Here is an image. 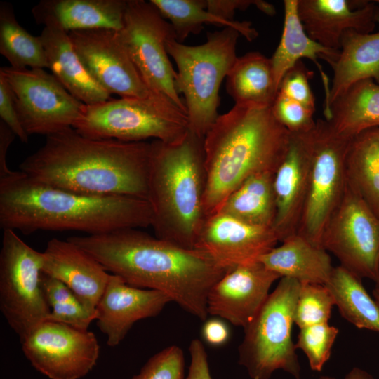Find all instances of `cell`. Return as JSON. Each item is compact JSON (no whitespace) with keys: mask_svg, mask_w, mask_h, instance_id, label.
I'll use <instances>...</instances> for the list:
<instances>
[{"mask_svg":"<svg viewBox=\"0 0 379 379\" xmlns=\"http://www.w3.org/2000/svg\"><path fill=\"white\" fill-rule=\"evenodd\" d=\"M191 363L186 379H212L208 356L204 345L199 339H194L189 346Z\"/></svg>","mask_w":379,"mask_h":379,"instance_id":"cell-42","label":"cell"},{"mask_svg":"<svg viewBox=\"0 0 379 379\" xmlns=\"http://www.w3.org/2000/svg\"><path fill=\"white\" fill-rule=\"evenodd\" d=\"M239 33L230 27L208 32L206 41L188 46L171 38L166 50L176 64L175 87L182 93L189 129L204 138L219 114V90L237 58Z\"/></svg>","mask_w":379,"mask_h":379,"instance_id":"cell-6","label":"cell"},{"mask_svg":"<svg viewBox=\"0 0 379 379\" xmlns=\"http://www.w3.org/2000/svg\"><path fill=\"white\" fill-rule=\"evenodd\" d=\"M319 379H336L331 376H321ZM345 379H374V378L369 374L367 371L354 367L350 370L348 373L345 375Z\"/></svg>","mask_w":379,"mask_h":379,"instance_id":"cell-45","label":"cell"},{"mask_svg":"<svg viewBox=\"0 0 379 379\" xmlns=\"http://www.w3.org/2000/svg\"><path fill=\"white\" fill-rule=\"evenodd\" d=\"M152 144L93 139L70 127L46 136L20 171L63 190L95 196L147 199Z\"/></svg>","mask_w":379,"mask_h":379,"instance_id":"cell-2","label":"cell"},{"mask_svg":"<svg viewBox=\"0 0 379 379\" xmlns=\"http://www.w3.org/2000/svg\"><path fill=\"white\" fill-rule=\"evenodd\" d=\"M93 139L145 142L153 138L164 142L181 140L189 131L186 112L167 98H120L86 105L73 127Z\"/></svg>","mask_w":379,"mask_h":379,"instance_id":"cell-7","label":"cell"},{"mask_svg":"<svg viewBox=\"0 0 379 379\" xmlns=\"http://www.w3.org/2000/svg\"><path fill=\"white\" fill-rule=\"evenodd\" d=\"M128 284L168 295L201 320L212 287L230 269L197 248H186L137 228L67 238ZM232 269V268H231Z\"/></svg>","mask_w":379,"mask_h":379,"instance_id":"cell-1","label":"cell"},{"mask_svg":"<svg viewBox=\"0 0 379 379\" xmlns=\"http://www.w3.org/2000/svg\"><path fill=\"white\" fill-rule=\"evenodd\" d=\"M84 67L109 94L120 98H147L155 95L146 85L119 37L112 29L69 32Z\"/></svg>","mask_w":379,"mask_h":379,"instance_id":"cell-15","label":"cell"},{"mask_svg":"<svg viewBox=\"0 0 379 379\" xmlns=\"http://www.w3.org/2000/svg\"><path fill=\"white\" fill-rule=\"evenodd\" d=\"M128 0H41L32 9L38 24L54 22L68 33L124 26Z\"/></svg>","mask_w":379,"mask_h":379,"instance_id":"cell-23","label":"cell"},{"mask_svg":"<svg viewBox=\"0 0 379 379\" xmlns=\"http://www.w3.org/2000/svg\"><path fill=\"white\" fill-rule=\"evenodd\" d=\"M281 278L259 260L234 267L211 289L208 314L244 328L267 299L273 283Z\"/></svg>","mask_w":379,"mask_h":379,"instance_id":"cell-17","label":"cell"},{"mask_svg":"<svg viewBox=\"0 0 379 379\" xmlns=\"http://www.w3.org/2000/svg\"><path fill=\"white\" fill-rule=\"evenodd\" d=\"M321 246L340 265L374 280L379 256V218L348 182L343 197L324 230Z\"/></svg>","mask_w":379,"mask_h":379,"instance_id":"cell-13","label":"cell"},{"mask_svg":"<svg viewBox=\"0 0 379 379\" xmlns=\"http://www.w3.org/2000/svg\"><path fill=\"white\" fill-rule=\"evenodd\" d=\"M184 352L171 345L153 355L132 379H184Z\"/></svg>","mask_w":379,"mask_h":379,"instance_id":"cell-37","label":"cell"},{"mask_svg":"<svg viewBox=\"0 0 379 379\" xmlns=\"http://www.w3.org/2000/svg\"><path fill=\"white\" fill-rule=\"evenodd\" d=\"M325 119L338 135L348 139L379 128V84L372 79L352 84L331 103Z\"/></svg>","mask_w":379,"mask_h":379,"instance_id":"cell-27","label":"cell"},{"mask_svg":"<svg viewBox=\"0 0 379 379\" xmlns=\"http://www.w3.org/2000/svg\"><path fill=\"white\" fill-rule=\"evenodd\" d=\"M298 0H284V26L279 43L270 58L277 88L285 74L302 58H307L318 68L324 88L325 107L328 102L331 84L318 62L325 60L330 66L336 60L340 51L326 48L312 39L306 32L298 15Z\"/></svg>","mask_w":379,"mask_h":379,"instance_id":"cell-24","label":"cell"},{"mask_svg":"<svg viewBox=\"0 0 379 379\" xmlns=\"http://www.w3.org/2000/svg\"><path fill=\"white\" fill-rule=\"evenodd\" d=\"M235 104L272 106L278 92L272 62L260 52L237 57L226 77Z\"/></svg>","mask_w":379,"mask_h":379,"instance_id":"cell-28","label":"cell"},{"mask_svg":"<svg viewBox=\"0 0 379 379\" xmlns=\"http://www.w3.org/2000/svg\"><path fill=\"white\" fill-rule=\"evenodd\" d=\"M0 73L11 86L20 120L29 135L47 136L73 128L82 117L86 105L44 69L3 67Z\"/></svg>","mask_w":379,"mask_h":379,"instance_id":"cell-12","label":"cell"},{"mask_svg":"<svg viewBox=\"0 0 379 379\" xmlns=\"http://www.w3.org/2000/svg\"><path fill=\"white\" fill-rule=\"evenodd\" d=\"M325 285L345 319L358 328L379 333V305L364 287L361 279L338 265Z\"/></svg>","mask_w":379,"mask_h":379,"instance_id":"cell-32","label":"cell"},{"mask_svg":"<svg viewBox=\"0 0 379 379\" xmlns=\"http://www.w3.org/2000/svg\"><path fill=\"white\" fill-rule=\"evenodd\" d=\"M42 252L12 230H4L0 251V310L22 343L51 309L41 284Z\"/></svg>","mask_w":379,"mask_h":379,"instance_id":"cell-9","label":"cell"},{"mask_svg":"<svg viewBox=\"0 0 379 379\" xmlns=\"http://www.w3.org/2000/svg\"><path fill=\"white\" fill-rule=\"evenodd\" d=\"M151 223V208L142 198L74 192L37 181L20 170L0 178L2 230H73L91 235Z\"/></svg>","mask_w":379,"mask_h":379,"instance_id":"cell-3","label":"cell"},{"mask_svg":"<svg viewBox=\"0 0 379 379\" xmlns=\"http://www.w3.org/2000/svg\"><path fill=\"white\" fill-rule=\"evenodd\" d=\"M41 284L51 309L47 321L88 329L96 319V310L87 308L65 284L44 273H41Z\"/></svg>","mask_w":379,"mask_h":379,"instance_id":"cell-34","label":"cell"},{"mask_svg":"<svg viewBox=\"0 0 379 379\" xmlns=\"http://www.w3.org/2000/svg\"><path fill=\"white\" fill-rule=\"evenodd\" d=\"M272 110L277 121L290 133L310 131L315 125V110L277 93L272 105Z\"/></svg>","mask_w":379,"mask_h":379,"instance_id":"cell-38","label":"cell"},{"mask_svg":"<svg viewBox=\"0 0 379 379\" xmlns=\"http://www.w3.org/2000/svg\"><path fill=\"white\" fill-rule=\"evenodd\" d=\"M312 76V72L299 61L285 74L277 93L315 110V98L310 85Z\"/></svg>","mask_w":379,"mask_h":379,"instance_id":"cell-39","label":"cell"},{"mask_svg":"<svg viewBox=\"0 0 379 379\" xmlns=\"http://www.w3.org/2000/svg\"><path fill=\"white\" fill-rule=\"evenodd\" d=\"M348 182L379 218V128L351 139L346 157Z\"/></svg>","mask_w":379,"mask_h":379,"instance_id":"cell-30","label":"cell"},{"mask_svg":"<svg viewBox=\"0 0 379 379\" xmlns=\"http://www.w3.org/2000/svg\"><path fill=\"white\" fill-rule=\"evenodd\" d=\"M310 131L291 133L286 156L274 173L277 214L272 229L280 242L298 233L306 204L311 168Z\"/></svg>","mask_w":379,"mask_h":379,"instance_id":"cell-18","label":"cell"},{"mask_svg":"<svg viewBox=\"0 0 379 379\" xmlns=\"http://www.w3.org/2000/svg\"><path fill=\"white\" fill-rule=\"evenodd\" d=\"M298 10L307 34L335 51L346 31L370 34L379 25V5L374 1L298 0Z\"/></svg>","mask_w":379,"mask_h":379,"instance_id":"cell-20","label":"cell"},{"mask_svg":"<svg viewBox=\"0 0 379 379\" xmlns=\"http://www.w3.org/2000/svg\"><path fill=\"white\" fill-rule=\"evenodd\" d=\"M40 38L48 69L74 98L86 105L112 99L84 67L67 32L50 22L44 25Z\"/></svg>","mask_w":379,"mask_h":379,"instance_id":"cell-22","label":"cell"},{"mask_svg":"<svg viewBox=\"0 0 379 379\" xmlns=\"http://www.w3.org/2000/svg\"><path fill=\"white\" fill-rule=\"evenodd\" d=\"M373 296L375 302L379 305V288H375L373 291Z\"/></svg>","mask_w":379,"mask_h":379,"instance_id":"cell-47","label":"cell"},{"mask_svg":"<svg viewBox=\"0 0 379 379\" xmlns=\"http://www.w3.org/2000/svg\"><path fill=\"white\" fill-rule=\"evenodd\" d=\"M32 366L49 379H80L97 364L100 345L94 333L45 321L21 343Z\"/></svg>","mask_w":379,"mask_h":379,"instance_id":"cell-14","label":"cell"},{"mask_svg":"<svg viewBox=\"0 0 379 379\" xmlns=\"http://www.w3.org/2000/svg\"><path fill=\"white\" fill-rule=\"evenodd\" d=\"M310 136V186L298 233L322 247L324 230L347 185L346 157L351 139L338 135L325 119L316 120Z\"/></svg>","mask_w":379,"mask_h":379,"instance_id":"cell-10","label":"cell"},{"mask_svg":"<svg viewBox=\"0 0 379 379\" xmlns=\"http://www.w3.org/2000/svg\"><path fill=\"white\" fill-rule=\"evenodd\" d=\"M171 302L163 292L132 286L110 274L95 307L96 325L107 336V345L115 347L136 321L157 316Z\"/></svg>","mask_w":379,"mask_h":379,"instance_id":"cell-19","label":"cell"},{"mask_svg":"<svg viewBox=\"0 0 379 379\" xmlns=\"http://www.w3.org/2000/svg\"><path fill=\"white\" fill-rule=\"evenodd\" d=\"M119 37L147 87L186 112L175 87L176 72L169 60L166 42L175 38L171 25L150 2L128 0Z\"/></svg>","mask_w":379,"mask_h":379,"instance_id":"cell-11","label":"cell"},{"mask_svg":"<svg viewBox=\"0 0 379 379\" xmlns=\"http://www.w3.org/2000/svg\"><path fill=\"white\" fill-rule=\"evenodd\" d=\"M15 137L13 132L0 121V178L11 171L7 165L6 156L8 148Z\"/></svg>","mask_w":379,"mask_h":379,"instance_id":"cell-44","label":"cell"},{"mask_svg":"<svg viewBox=\"0 0 379 379\" xmlns=\"http://www.w3.org/2000/svg\"><path fill=\"white\" fill-rule=\"evenodd\" d=\"M206 8L212 13L227 20H233L235 11H244L251 6H255L262 13L268 15L276 13L274 6L261 0H206Z\"/></svg>","mask_w":379,"mask_h":379,"instance_id":"cell-41","label":"cell"},{"mask_svg":"<svg viewBox=\"0 0 379 379\" xmlns=\"http://www.w3.org/2000/svg\"><path fill=\"white\" fill-rule=\"evenodd\" d=\"M294 324L299 328L328 322L335 300L326 285L300 283Z\"/></svg>","mask_w":379,"mask_h":379,"instance_id":"cell-35","label":"cell"},{"mask_svg":"<svg viewBox=\"0 0 379 379\" xmlns=\"http://www.w3.org/2000/svg\"><path fill=\"white\" fill-rule=\"evenodd\" d=\"M42 273L65 284L89 310H95L110 273L67 239H50L42 252Z\"/></svg>","mask_w":379,"mask_h":379,"instance_id":"cell-21","label":"cell"},{"mask_svg":"<svg viewBox=\"0 0 379 379\" xmlns=\"http://www.w3.org/2000/svg\"><path fill=\"white\" fill-rule=\"evenodd\" d=\"M274 175L262 173L251 176L229 194L218 211L251 225L272 229L277 214Z\"/></svg>","mask_w":379,"mask_h":379,"instance_id":"cell-29","label":"cell"},{"mask_svg":"<svg viewBox=\"0 0 379 379\" xmlns=\"http://www.w3.org/2000/svg\"><path fill=\"white\" fill-rule=\"evenodd\" d=\"M290 139L272 106L235 104L219 115L204 138L206 217L218 212L229 194L251 176L275 173Z\"/></svg>","mask_w":379,"mask_h":379,"instance_id":"cell-4","label":"cell"},{"mask_svg":"<svg viewBox=\"0 0 379 379\" xmlns=\"http://www.w3.org/2000/svg\"><path fill=\"white\" fill-rule=\"evenodd\" d=\"M278 242L273 229L251 225L218 211L206 217L195 248L231 269L258 261Z\"/></svg>","mask_w":379,"mask_h":379,"instance_id":"cell-16","label":"cell"},{"mask_svg":"<svg viewBox=\"0 0 379 379\" xmlns=\"http://www.w3.org/2000/svg\"><path fill=\"white\" fill-rule=\"evenodd\" d=\"M204 340L210 345L219 347L227 343L231 333L227 323L221 318L206 320L202 327Z\"/></svg>","mask_w":379,"mask_h":379,"instance_id":"cell-43","label":"cell"},{"mask_svg":"<svg viewBox=\"0 0 379 379\" xmlns=\"http://www.w3.org/2000/svg\"><path fill=\"white\" fill-rule=\"evenodd\" d=\"M0 117L2 121L21 142L27 143L29 135L20 120L12 90L9 84L0 73Z\"/></svg>","mask_w":379,"mask_h":379,"instance_id":"cell-40","label":"cell"},{"mask_svg":"<svg viewBox=\"0 0 379 379\" xmlns=\"http://www.w3.org/2000/svg\"><path fill=\"white\" fill-rule=\"evenodd\" d=\"M0 53L15 69L48 68L40 36L31 34L18 23L8 2L0 3Z\"/></svg>","mask_w":379,"mask_h":379,"instance_id":"cell-33","label":"cell"},{"mask_svg":"<svg viewBox=\"0 0 379 379\" xmlns=\"http://www.w3.org/2000/svg\"><path fill=\"white\" fill-rule=\"evenodd\" d=\"M338 333L328 322L300 328L295 346L305 353L312 371H321L329 359Z\"/></svg>","mask_w":379,"mask_h":379,"instance_id":"cell-36","label":"cell"},{"mask_svg":"<svg viewBox=\"0 0 379 379\" xmlns=\"http://www.w3.org/2000/svg\"><path fill=\"white\" fill-rule=\"evenodd\" d=\"M150 2L171 25L175 39L181 43L190 34L201 32L206 24L233 28L249 41L258 36L251 22L227 20L208 11L206 0H150Z\"/></svg>","mask_w":379,"mask_h":379,"instance_id":"cell-31","label":"cell"},{"mask_svg":"<svg viewBox=\"0 0 379 379\" xmlns=\"http://www.w3.org/2000/svg\"><path fill=\"white\" fill-rule=\"evenodd\" d=\"M300 282L281 277L275 289L244 328L239 364L252 379H270L281 369L300 379V367L292 340V327Z\"/></svg>","mask_w":379,"mask_h":379,"instance_id":"cell-8","label":"cell"},{"mask_svg":"<svg viewBox=\"0 0 379 379\" xmlns=\"http://www.w3.org/2000/svg\"><path fill=\"white\" fill-rule=\"evenodd\" d=\"M147 200L154 235L186 248L195 245L206 218L204 138L190 131L180 141L154 140Z\"/></svg>","mask_w":379,"mask_h":379,"instance_id":"cell-5","label":"cell"},{"mask_svg":"<svg viewBox=\"0 0 379 379\" xmlns=\"http://www.w3.org/2000/svg\"><path fill=\"white\" fill-rule=\"evenodd\" d=\"M373 281L375 284V288H379V256L376 264L375 278Z\"/></svg>","mask_w":379,"mask_h":379,"instance_id":"cell-46","label":"cell"},{"mask_svg":"<svg viewBox=\"0 0 379 379\" xmlns=\"http://www.w3.org/2000/svg\"><path fill=\"white\" fill-rule=\"evenodd\" d=\"M262 255L259 261L281 277L325 285L334 267L328 252L296 233Z\"/></svg>","mask_w":379,"mask_h":379,"instance_id":"cell-25","label":"cell"},{"mask_svg":"<svg viewBox=\"0 0 379 379\" xmlns=\"http://www.w3.org/2000/svg\"><path fill=\"white\" fill-rule=\"evenodd\" d=\"M331 67L333 77L328 100L324 107L325 118L331 103L352 84L366 79L379 84V31L370 34L346 31L341 39L339 55Z\"/></svg>","mask_w":379,"mask_h":379,"instance_id":"cell-26","label":"cell"},{"mask_svg":"<svg viewBox=\"0 0 379 379\" xmlns=\"http://www.w3.org/2000/svg\"><path fill=\"white\" fill-rule=\"evenodd\" d=\"M378 5H379V0L374 1Z\"/></svg>","mask_w":379,"mask_h":379,"instance_id":"cell-48","label":"cell"}]
</instances>
